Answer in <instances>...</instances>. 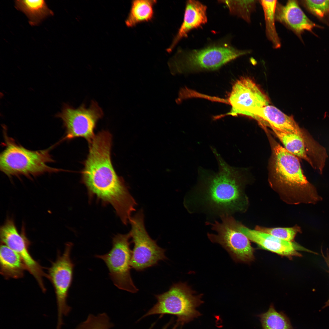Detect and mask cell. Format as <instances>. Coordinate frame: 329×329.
Returning <instances> with one entry per match:
<instances>
[{"instance_id":"ac0fdd59","label":"cell","mask_w":329,"mask_h":329,"mask_svg":"<svg viewBox=\"0 0 329 329\" xmlns=\"http://www.w3.org/2000/svg\"><path fill=\"white\" fill-rule=\"evenodd\" d=\"M260 122H266L271 129L289 133H298L301 129L292 116L285 114L276 107L269 105L258 110L255 114Z\"/></svg>"},{"instance_id":"2e32d148","label":"cell","mask_w":329,"mask_h":329,"mask_svg":"<svg viewBox=\"0 0 329 329\" xmlns=\"http://www.w3.org/2000/svg\"><path fill=\"white\" fill-rule=\"evenodd\" d=\"M239 230L249 239L263 248L279 255L287 256H302L298 250H303L316 254L293 242L282 240L269 234L248 228L238 223Z\"/></svg>"},{"instance_id":"cb8c5ba5","label":"cell","mask_w":329,"mask_h":329,"mask_svg":"<svg viewBox=\"0 0 329 329\" xmlns=\"http://www.w3.org/2000/svg\"><path fill=\"white\" fill-rule=\"evenodd\" d=\"M256 0H223L219 2L225 4L230 13L242 18L246 22H251L252 13L256 9Z\"/></svg>"},{"instance_id":"5bb4252c","label":"cell","mask_w":329,"mask_h":329,"mask_svg":"<svg viewBox=\"0 0 329 329\" xmlns=\"http://www.w3.org/2000/svg\"><path fill=\"white\" fill-rule=\"evenodd\" d=\"M0 236L1 244H5L17 253L21 257L29 271L35 278L41 290L46 288L43 278L47 277L40 264L32 257L29 250V242L26 237L24 229L20 233L12 218L8 217L1 226Z\"/></svg>"},{"instance_id":"277c9868","label":"cell","mask_w":329,"mask_h":329,"mask_svg":"<svg viewBox=\"0 0 329 329\" xmlns=\"http://www.w3.org/2000/svg\"><path fill=\"white\" fill-rule=\"evenodd\" d=\"M273 154V177L278 185L290 190L297 203L314 204L322 200L304 175L298 157L278 143L274 145Z\"/></svg>"},{"instance_id":"4316f807","label":"cell","mask_w":329,"mask_h":329,"mask_svg":"<svg viewBox=\"0 0 329 329\" xmlns=\"http://www.w3.org/2000/svg\"><path fill=\"white\" fill-rule=\"evenodd\" d=\"M255 230L263 232L279 239L289 242H293L296 234L301 232L299 226L290 228H268L259 226Z\"/></svg>"},{"instance_id":"4fadbf2b","label":"cell","mask_w":329,"mask_h":329,"mask_svg":"<svg viewBox=\"0 0 329 329\" xmlns=\"http://www.w3.org/2000/svg\"><path fill=\"white\" fill-rule=\"evenodd\" d=\"M228 101L231 109L227 115H246L257 120L256 112L269 104L266 94L252 80L247 77L241 78L235 82Z\"/></svg>"},{"instance_id":"8992f818","label":"cell","mask_w":329,"mask_h":329,"mask_svg":"<svg viewBox=\"0 0 329 329\" xmlns=\"http://www.w3.org/2000/svg\"><path fill=\"white\" fill-rule=\"evenodd\" d=\"M195 292L185 283L174 284L167 291L155 295L157 303L140 320L153 315L170 314L177 317L180 325L187 323L200 315L197 309L203 303L202 295Z\"/></svg>"},{"instance_id":"e0dca14e","label":"cell","mask_w":329,"mask_h":329,"mask_svg":"<svg viewBox=\"0 0 329 329\" xmlns=\"http://www.w3.org/2000/svg\"><path fill=\"white\" fill-rule=\"evenodd\" d=\"M207 6L196 0L187 1L186 4L183 21L167 51L171 52L183 38L187 36L193 29L198 28L207 22Z\"/></svg>"},{"instance_id":"5b68a950","label":"cell","mask_w":329,"mask_h":329,"mask_svg":"<svg viewBox=\"0 0 329 329\" xmlns=\"http://www.w3.org/2000/svg\"><path fill=\"white\" fill-rule=\"evenodd\" d=\"M251 51L237 49L228 42L220 41L200 49H179L169 60L174 71L214 70Z\"/></svg>"},{"instance_id":"83f0119b","label":"cell","mask_w":329,"mask_h":329,"mask_svg":"<svg viewBox=\"0 0 329 329\" xmlns=\"http://www.w3.org/2000/svg\"><path fill=\"white\" fill-rule=\"evenodd\" d=\"M320 252L323 258L324 259L325 263H326L328 267V270L327 271V272L329 274V250L328 248L327 249L326 254H324L322 248H321ZM329 306V298L325 302L324 305L322 307V309H324L326 307H327Z\"/></svg>"},{"instance_id":"6da1fadb","label":"cell","mask_w":329,"mask_h":329,"mask_svg":"<svg viewBox=\"0 0 329 329\" xmlns=\"http://www.w3.org/2000/svg\"><path fill=\"white\" fill-rule=\"evenodd\" d=\"M112 140L109 132L102 130L88 143V153L81 172V181L90 196L111 205L118 217L123 219L135 211L137 204L113 165Z\"/></svg>"},{"instance_id":"30bf717a","label":"cell","mask_w":329,"mask_h":329,"mask_svg":"<svg viewBox=\"0 0 329 329\" xmlns=\"http://www.w3.org/2000/svg\"><path fill=\"white\" fill-rule=\"evenodd\" d=\"M73 244H66L62 253H58L56 260L48 270L47 278L51 283L55 291L58 310L56 329H61L63 317L68 315L71 310L67 303V298L73 278L74 264L71 258Z\"/></svg>"},{"instance_id":"d6986e66","label":"cell","mask_w":329,"mask_h":329,"mask_svg":"<svg viewBox=\"0 0 329 329\" xmlns=\"http://www.w3.org/2000/svg\"><path fill=\"white\" fill-rule=\"evenodd\" d=\"M0 273L6 279L22 278L27 270L20 256L3 244L0 248Z\"/></svg>"},{"instance_id":"603a6c76","label":"cell","mask_w":329,"mask_h":329,"mask_svg":"<svg viewBox=\"0 0 329 329\" xmlns=\"http://www.w3.org/2000/svg\"><path fill=\"white\" fill-rule=\"evenodd\" d=\"M256 316L262 329H294L289 318L283 312L277 311L272 304L267 312Z\"/></svg>"},{"instance_id":"3957f363","label":"cell","mask_w":329,"mask_h":329,"mask_svg":"<svg viewBox=\"0 0 329 329\" xmlns=\"http://www.w3.org/2000/svg\"><path fill=\"white\" fill-rule=\"evenodd\" d=\"M4 137L5 147L0 154V169L8 176L23 175L30 178L63 170L48 165L54 161L50 154L51 147L30 150L16 143L5 132Z\"/></svg>"},{"instance_id":"52a82bcc","label":"cell","mask_w":329,"mask_h":329,"mask_svg":"<svg viewBox=\"0 0 329 329\" xmlns=\"http://www.w3.org/2000/svg\"><path fill=\"white\" fill-rule=\"evenodd\" d=\"M129 223L131 227L129 232L134 244L130 260L131 268L142 271L167 259L164 254L165 250L157 245L146 230L143 209H140L132 216Z\"/></svg>"},{"instance_id":"484cf974","label":"cell","mask_w":329,"mask_h":329,"mask_svg":"<svg viewBox=\"0 0 329 329\" xmlns=\"http://www.w3.org/2000/svg\"><path fill=\"white\" fill-rule=\"evenodd\" d=\"M300 3L322 22L329 24V0H302Z\"/></svg>"},{"instance_id":"7c38bea8","label":"cell","mask_w":329,"mask_h":329,"mask_svg":"<svg viewBox=\"0 0 329 329\" xmlns=\"http://www.w3.org/2000/svg\"><path fill=\"white\" fill-rule=\"evenodd\" d=\"M285 148L297 157L307 162L322 174L328 155L325 148L303 130L298 133H289L272 129Z\"/></svg>"},{"instance_id":"7a4b0ae2","label":"cell","mask_w":329,"mask_h":329,"mask_svg":"<svg viewBox=\"0 0 329 329\" xmlns=\"http://www.w3.org/2000/svg\"><path fill=\"white\" fill-rule=\"evenodd\" d=\"M211 149L219 167L217 173L200 170L198 182L189 194L187 208L220 217L243 210L246 203L243 180L239 170L228 164L216 150Z\"/></svg>"},{"instance_id":"44dd1931","label":"cell","mask_w":329,"mask_h":329,"mask_svg":"<svg viewBox=\"0 0 329 329\" xmlns=\"http://www.w3.org/2000/svg\"><path fill=\"white\" fill-rule=\"evenodd\" d=\"M155 0H134L132 1L131 8L126 21L127 26L132 27L138 23L148 22L153 18Z\"/></svg>"},{"instance_id":"f1b7e54d","label":"cell","mask_w":329,"mask_h":329,"mask_svg":"<svg viewBox=\"0 0 329 329\" xmlns=\"http://www.w3.org/2000/svg\"><path fill=\"white\" fill-rule=\"evenodd\" d=\"M170 324H171V323L170 322H169L167 324H166L162 329H167L168 327L170 325ZM154 324H152L150 328H149V329H152V328L154 326ZM172 329H175V328L173 327H172Z\"/></svg>"},{"instance_id":"7402d4cb","label":"cell","mask_w":329,"mask_h":329,"mask_svg":"<svg viewBox=\"0 0 329 329\" xmlns=\"http://www.w3.org/2000/svg\"><path fill=\"white\" fill-rule=\"evenodd\" d=\"M259 2L264 12L266 36L272 43L274 48H279L281 46V42L275 26V10L278 1L260 0Z\"/></svg>"},{"instance_id":"9a60e30c","label":"cell","mask_w":329,"mask_h":329,"mask_svg":"<svg viewBox=\"0 0 329 329\" xmlns=\"http://www.w3.org/2000/svg\"><path fill=\"white\" fill-rule=\"evenodd\" d=\"M276 20L292 31L302 41V35L306 31L313 34L315 27L322 28L311 20L305 15L296 0H288L285 5L277 2Z\"/></svg>"},{"instance_id":"9c48e42d","label":"cell","mask_w":329,"mask_h":329,"mask_svg":"<svg viewBox=\"0 0 329 329\" xmlns=\"http://www.w3.org/2000/svg\"><path fill=\"white\" fill-rule=\"evenodd\" d=\"M221 221L207 222L215 233H208L213 242L221 245L235 260L248 262L253 260V249L249 240L238 229L237 222L231 215L220 217Z\"/></svg>"},{"instance_id":"d4e9b609","label":"cell","mask_w":329,"mask_h":329,"mask_svg":"<svg viewBox=\"0 0 329 329\" xmlns=\"http://www.w3.org/2000/svg\"><path fill=\"white\" fill-rule=\"evenodd\" d=\"M114 327L108 315L103 312L97 315L89 314L74 329H111Z\"/></svg>"},{"instance_id":"ffe728a7","label":"cell","mask_w":329,"mask_h":329,"mask_svg":"<svg viewBox=\"0 0 329 329\" xmlns=\"http://www.w3.org/2000/svg\"><path fill=\"white\" fill-rule=\"evenodd\" d=\"M15 4L17 10L26 15L32 26L38 25L47 17L54 14L44 0H17L15 1Z\"/></svg>"},{"instance_id":"ba28073f","label":"cell","mask_w":329,"mask_h":329,"mask_svg":"<svg viewBox=\"0 0 329 329\" xmlns=\"http://www.w3.org/2000/svg\"><path fill=\"white\" fill-rule=\"evenodd\" d=\"M131 238L129 232L126 234H117L112 239L111 250L104 255H95V257L104 262L108 269L110 277L116 287L135 293L138 289L134 284L130 274Z\"/></svg>"},{"instance_id":"8fae6325","label":"cell","mask_w":329,"mask_h":329,"mask_svg":"<svg viewBox=\"0 0 329 329\" xmlns=\"http://www.w3.org/2000/svg\"><path fill=\"white\" fill-rule=\"evenodd\" d=\"M103 115L101 108L92 101L88 108L83 104L77 108L65 105L56 116L62 119L66 129L64 140L82 137L89 143L95 136L94 130L97 121Z\"/></svg>"}]
</instances>
